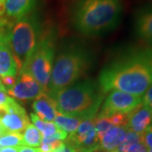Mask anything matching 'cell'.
<instances>
[{"instance_id": "cell-18", "label": "cell", "mask_w": 152, "mask_h": 152, "mask_svg": "<svg viewBox=\"0 0 152 152\" xmlns=\"http://www.w3.org/2000/svg\"><path fill=\"white\" fill-rule=\"evenodd\" d=\"M23 145L29 147H38L42 143V134L41 132L33 124L28 125L25 129L24 134L22 135Z\"/></svg>"}, {"instance_id": "cell-14", "label": "cell", "mask_w": 152, "mask_h": 152, "mask_svg": "<svg viewBox=\"0 0 152 152\" xmlns=\"http://www.w3.org/2000/svg\"><path fill=\"white\" fill-rule=\"evenodd\" d=\"M32 108L38 117L44 122L54 121L57 110L55 107L54 101L48 93L34 100Z\"/></svg>"}, {"instance_id": "cell-12", "label": "cell", "mask_w": 152, "mask_h": 152, "mask_svg": "<svg viewBox=\"0 0 152 152\" xmlns=\"http://www.w3.org/2000/svg\"><path fill=\"white\" fill-rule=\"evenodd\" d=\"M134 31L140 39L152 45V6L144 7L136 12Z\"/></svg>"}, {"instance_id": "cell-9", "label": "cell", "mask_w": 152, "mask_h": 152, "mask_svg": "<svg viewBox=\"0 0 152 152\" xmlns=\"http://www.w3.org/2000/svg\"><path fill=\"white\" fill-rule=\"evenodd\" d=\"M0 124L7 133H20L30 124L26 110L15 100L0 107Z\"/></svg>"}, {"instance_id": "cell-25", "label": "cell", "mask_w": 152, "mask_h": 152, "mask_svg": "<svg viewBox=\"0 0 152 152\" xmlns=\"http://www.w3.org/2000/svg\"><path fill=\"white\" fill-rule=\"evenodd\" d=\"M142 104L152 108V86L144 94V96L142 98Z\"/></svg>"}, {"instance_id": "cell-10", "label": "cell", "mask_w": 152, "mask_h": 152, "mask_svg": "<svg viewBox=\"0 0 152 152\" xmlns=\"http://www.w3.org/2000/svg\"><path fill=\"white\" fill-rule=\"evenodd\" d=\"M19 75L15 84L7 88L6 92L10 96L19 101H30L36 100L47 93L30 74L22 73Z\"/></svg>"}, {"instance_id": "cell-21", "label": "cell", "mask_w": 152, "mask_h": 152, "mask_svg": "<svg viewBox=\"0 0 152 152\" xmlns=\"http://www.w3.org/2000/svg\"><path fill=\"white\" fill-rule=\"evenodd\" d=\"M113 127L114 126L108 118H95V129L100 141L104 134Z\"/></svg>"}, {"instance_id": "cell-31", "label": "cell", "mask_w": 152, "mask_h": 152, "mask_svg": "<svg viewBox=\"0 0 152 152\" xmlns=\"http://www.w3.org/2000/svg\"><path fill=\"white\" fill-rule=\"evenodd\" d=\"M5 14V1H0V20Z\"/></svg>"}, {"instance_id": "cell-28", "label": "cell", "mask_w": 152, "mask_h": 152, "mask_svg": "<svg viewBox=\"0 0 152 152\" xmlns=\"http://www.w3.org/2000/svg\"><path fill=\"white\" fill-rule=\"evenodd\" d=\"M16 82V78L15 76H6L2 78V84L7 86V88L13 86Z\"/></svg>"}, {"instance_id": "cell-27", "label": "cell", "mask_w": 152, "mask_h": 152, "mask_svg": "<svg viewBox=\"0 0 152 152\" xmlns=\"http://www.w3.org/2000/svg\"><path fill=\"white\" fill-rule=\"evenodd\" d=\"M128 152H148V148L143 143H138L132 145Z\"/></svg>"}, {"instance_id": "cell-32", "label": "cell", "mask_w": 152, "mask_h": 152, "mask_svg": "<svg viewBox=\"0 0 152 152\" xmlns=\"http://www.w3.org/2000/svg\"><path fill=\"white\" fill-rule=\"evenodd\" d=\"M0 152H19L18 151V147H5V148H2Z\"/></svg>"}, {"instance_id": "cell-4", "label": "cell", "mask_w": 152, "mask_h": 152, "mask_svg": "<svg viewBox=\"0 0 152 152\" xmlns=\"http://www.w3.org/2000/svg\"><path fill=\"white\" fill-rule=\"evenodd\" d=\"M91 65L90 53L78 46H70L60 52L53 67L48 94L73 85Z\"/></svg>"}, {"instance_id": "cell-2", "label": "cell", "mask_w": 152, "mask_h": 152, "mask_svg": "<svg viewBox=\"0 0 152 152\" xmlns=\"http://www.w3.org/2000/svg\"><path fill=\"white\" fill-rule=\"evenodd\" d=\"M122 0H74L69 7V20L78 32L88 37L102 35L119 25Z\"/></svg>"}, {"instance_id": "cell-34", "label": "cell", "mask_w": 152, "mask_h": 152, "mask_svg": "<svg viewBox=\"0 0 152 152\" xmlns=\"http://www.w3.org/2000/svg\"><path fill=\"white\" fill-rule=\"evenodd\" d=\"M0 91H4V92H6L7 91V90H6L5 86L2 84V81H1V80H0Z\"/></svg>"}, {"instance_id": "cell-13", "label": "cell", "mask_w": 152, "mask_h": 152, "mask_svg": "<svg viewBox=\"0 0 152 152\" xmlns=\"http://www.w3.org/2000/svg\"><path fill=\"white\" fill-rule=\"evenodd\" d=\"M17 66L8 42V33L0 39V76H15Z\"/></svg>"}, {"instance_id": "cell-20", "label": "cell", "mask_w": 152, "mask_h": 152, "mask_svg": "<svg viewBox=\"0 0 152 152\" xmlns=\"http://www.w3.org/2000/svg\"><path fill=\"white\" fill-rule=\"evenodd\" d=\"M23 145V139L20 133H7L0 137V145L3 147H15Z\"/></svg>"}, {"instance_id": "cell-26", "label": "cell", "mask_w": 152, "mask_h": 152, "mask_svg": "<svg viewBox=\"0 0 152 152\" xmlns=\"http://www.w3.org/2000/svg\"><path fill=\"white\" fill-rule=\"evenodd\" d=\"M10 25V22L8 21L6 19H1L0 20V39L7 35Z\"/></svg>"}, {"instance_id": "cell-37", "label": "cell", "mask_w": 152, "mask_h": 152, "mask_svg": "<svg viewBox=\"0 0 152 152\" xmlns=\"http://www.w3.org/2000/svg\"><path fill=\"white\" fill-rule=\"evenodd\" d=\"M111 152H117L116 151H111Z\"/></svg>"}, {"instance_id": "cell-5", "label": "cell", "mask_w": 152, "mask_h": 152, "mask_svg": "<svg viewBox=\"0 0 152 152\" xmlns=\"http://www.w3.org/2000/svg\"><path fill=\"white\" fill-rule=\"evenodd\" d=\"M42 28L39 17L35 13L11 23L8 31V42L18 72L27 64L37 45Z\"/></svg>"}, {"instance_id": "cell-30", "label": "cell", "mask_w": 152, "mask_h": 152, "mask_svg": "<svg viewBox=\"0 0 152 152\" xmlns=\"http://www.w3.org/2000/svg\"><path fill=\"white\" fill-rule=\"evenodd\" d=\"M18 151L19 152H42L41 149L39 148H32V147L26 146H18Z\"/></svg>"}, {"instance_id": "cell-22", "label": "cell", "mask_w": 152, "mask_h": 152, "mask_svg": "<svg viewBox=\"0 0 152 152\" xmlns=\"http://www.w3.org/2000/svg\"><path fill=\"white\" fill-rule=\"evenodd\" d=\"M141 142L148 149H152V126H150L142 134Z\"/></svg>"}, {"instance_id": "cell-17", "label": "cell", "mask_w": 152, "mask_h": 152, "mask_svg": "<svg viewBox=\"0 0 152 152\" xmlns=\"http://www.w3.org/2000/svg\"><path fill=\"white\" fill-rule=\"evenodd\" d=\"M80 122H81L80 120L72 117L65 116L57 112L54 119V124L58 127V129L65 131L67 134H69L70 135L77 130L79 125L80 124Z\"/></svg>"}, {"instance_id": "cell-23", "label": "cell", "mask_w": 152, "mask_h": 152, "mask_svg": "<svg viewBox=\"0 0 152 152\" xmlns=\"http://www.w3.org/2000/svg\"><path fill=\"white\" fill-rule=\"evenodd\" d=\"M58 130V127L52 122H45L43 131L42 132L43 138H48L51 135H53L56 131Z\"/></svg>"}, {"instance_id": "cell-7", "label": "cell", "mask_w": 152, "mask_h": 152, "mask_svg": "<svg viewBox=\"0 0 152 152\" xmlns=\"http://www.w3.org/2000/svg\"><path fill=\"white\" fill-rule=\"evenodd\" d=\"M141 104V96L120 91H112L106 98L96 118H109L115 114H129Z\"/></svg>"}, {"instance_id": "cell-11", "label": "cell", "mask_w": 152, "mask_h": 152, "mask_svg": "<svg viewBox=\"0 0 152 152\" xmlns=\"http://www.w3.org/2000/svg\"><path fill=\"white\" fill-rule=\"evenodd\" d=\"M152 108L141 104L128 114L127 129L136 134H142L151 126Z\"/></svg>"}, {"instance_id": "cell-35", "label": "cell", "mask_w": 152, "mask_h": 152, "mask_svg": "<svg viewBox=\"0 0 152 152\" xmlns=\"http://www.w3.org/2000/svg\"><path fill=\"white\" fill-rule=\"evenodd\" d=\"M148 152H152V149H148Z\"/></svg>"}, {"instance_id": "cell-33", "label": "cell", "mask_w": 152, "mask_h": 152, "mask_svg": "<svg viewBox=\"0 0 152 152\" xmlns=\"http://www.w3.org/2000/svg\"><path fill=\"white\" fill-rule=\"evenodd\" d=\"M6 134H7V132H6L5 129H4V127L0 124V137H2V136Z\"/></svg>"}, {"instance_id": "cell-3", "label": "cell", "mask_w": 152, "mask_h": 152, "mask_svg": "<svg viewBox=\"0 0 152 152\" xmlns=\"http://www.w3.org/2000/svg\"><path fill=\"white\" fill-rule=\"evenodd\" d=\"M48 95L54 101L57 112L80 121L95 118L104 98L99 85L91 80Z\"/></svg>"}, {"instance_id": "cell-36", "label": "cell", "mask_w": 152, "mask_h": 152, "mask_svg": "<svg viewBox=\"0 0 152 152\" xmlns=\"http://www.w3.org/2000/svg\"><path fill=\"white\" fill-rule=\"evenodd\" d=\"M1 150H2V146L0 145V151H1Z\"/></svg>"}, {"instance_id": "cell-19", "label": "cell", "mask_w": 152, "mask_h": 152, "mask_svg": "<svg viewBox=\"0 0 152 152\" xmlns=\"http://www.w3.org/2000/svg\"><path fill=\"white\" fill-rule=\"evenodd\" d=\"M138 143H142L141 134H136L134 132L128 129L124 141L120 144L115 151L117 152H128L132 145Z\"/></svg>"}, {"instance_id": "cell-38", "label": "cell", "mask_w": 152, "mask_h": 152, "mask_svg": "<svg viewBox=\"0 0 152 152\" xmlns=\"http://www.w3.org/2000/svg\"><path fill=\"white\" fill-rule=\"evenodd\" d=\"M0 1H5V0H0Z\"/></svg>"}, {"instance_id": "cell-29", "label": "cell", "mask_w": 152, "mask_h": 152, "mask_svg": "<svg viewBox=\"0 0 152 152\" xmlns=\"http://www.w3.org/2000/svg\"><path fill=\"white\" fill-rule=\"evenodd\" d=\"M13 100H14L13 98L10 97L6 95V92L0 91V107L8 105L9 103H10Z\"/></svg>"}, {"instance_id": "cell-15", "label": "cell", "mask_w": 152, "mask_h": 152, "mask_svg": "<svg viewBox=\"0 0 152 152\" xmlns=\"http://www.w3.org/2000/svg\"><path fill=\"white\" fill-rule=\"evenodd\" d=\"M36 0H5V14L14 20H19L32 13Z\"/></svg>"}, {"instance_id": "cell-24", "label": "cell", "mask_w": 152, "mask_h": 152, "mask_svg": "<svg viewBox=\"0 0 152 152\" xmlns=\"http://www.w3.org/2000/svg\"><path fill=\"white\" fill-rule=\"evenodd\" d=\"M31 121H32L33 125L42 133L43 131L44 126H45V122H44L43 120L41 119L37 114L33 113H31Z\"/></svg>"}, {"instance_id": "cell-6", "label": "cell", "mask_w": 152, "mask_h": 152, "mask_svg": "<svg viewBox=\"0 0 152 152\" xmlns=\"http://www.w3.org/2000/svg\"><path fill=\"white\" fill-rule=\"evenodd\" d=\"M56 31L52 26L42 28L36 49L27 64L19 72L28 73L48 93L55 54Z\"/></svg>"}, {"instance_id": "cell-1", "label": "cell", "mask_w": 152, "mask_h": 152, "mask_svg": "<svg viewBox=\"0 0 152 152\" xmlns=\"http://www.w3.org/2000/svg\"><path fill=\"white\" fill-rule=\"evenodd\" d=\"M152 86V48H135L106 66L99 76L105 93L120 91L142 96Z\"/></svg>"}, {"instance_id": "cell-16", "label": "cell", "mask_w": 152, "mask_h": 152, "mask_svg": "<svg viewBox=\"0 0 152 152\" xmlns=\"http://www.w3.org/2000/svg\"><path fill=\"white\" fill-rule=\"evenodd\" d=\"M127 127H113L102 137L100 141L101 149L105 151H115L120 144L124 141L127 134Z\"/></svg>"}, {"instance_id": "cell-8", "label": "cell", "mask_w": 152, "mask_h": 152, "mask_svg": "<svg viewBox=\"0 0 152 152\" xmlns=\"http://www.w3.org/2000/svg\"><path fill=\"white\" fill-rule=\"evenodd\" d=\"M94 121L95 118L82 121L77 130L69 136L67 142L75 147L77 152H94L101 149Z\"/></svg>"}]
</instances>
